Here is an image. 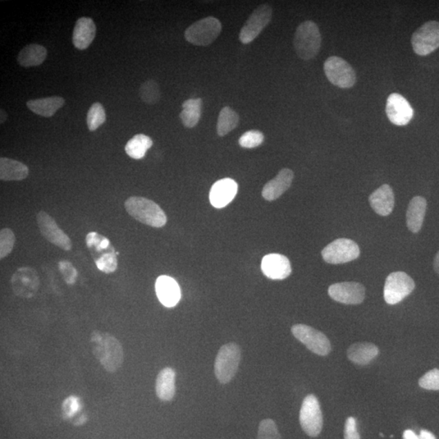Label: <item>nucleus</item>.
<instances>
[{
  "label": "nucleus",
  "mask_w": 439,
  "mask_h": 439,
  "mask_svg": "<svg viewBox=\"0 0 439 439\" xmlns=\"http://www.w3.org/2000/svg\"><path fill=\"white\" fill-rule=\"evenodd\" d=\"M386 113L389 120L398 126L408 125L414 115L413 109L408 100L398 93L389 95Z\"/></svg>",
  "instance_id": "16"
},
{
  "label": "nucleus",
  "mask_w": 439,
  "mask_h": 439,
  "mask_svg": "<svg viewBox=\"0 0 439 439\" xmlns=\"http://www.w3.org/2000/svg\"><path fill=\"white\" fill-rule=\"evenodd\" d=\"M378 354V347L371 342H356L347 350V358L352 362L360 365L369 364Z\"/></svg>",
  "instance_id": "25"
},
{
  "label": "nucleus",
  "mask_w": 439,
  "mask_h": 439,
  "mask_svg": "<svg viewBox=\"0 0 439 439\" xmlns=\"http://www.w3.org/2000/svg\"><path fill=\"white\" fill-rule=\"evenodd\" d=\"M272 14V8L268 3L262 4L256 8L240 31V40L242 43H253L271 21Z\"/></svg>",
  "instance_id": "11"
},
{
  "label": "nucleus",
  "mask_w": 439,
  "mask_h": 439,
  "mask_svg": "<svg viewBox=\"0 0 439 439\" xmlns=\"http://www.w3.org/2000/svg\"><path fill=\"white\" fill-rule=\"evenodd\" d=\"M324 71L328 80L338 88H351L355 84L356 75L353 68L341 57H329L324 64Z\"/></svg>",
  "instance_id": "9"
},
{
  "label": "nucleus",
  "mask_w": 439,
  "mask_h": 439,
  "mask_svg": "<svg viewBox=\"0 0 439 439\" xmlns=\"http://www.w3.org/2000/svg\"><path fill=\"white\" fill-rule=\"evenodd\" d=\"M222 29V23L217 18L208 17L189 26L185 31V39L191 44L206 47L218 38Z\"/></svg>",
  "instance_id": "5"
},
{
  "label": "nucleus",
  "mask_w": 439,
  "mask_h": 439,
  "mask_svg": "<svg viewBox=\"0 0 439 439\" xmlns=\"http://www.w3.org/2000/svg\"><path fill=\"white\" fill-rule=\"evenodd\" d=\"M16 237L10 228H4L0 231V259L3 260L14 248Z\"/></svg>",
  "instance_id": "36"
},
{
  "label": "nucleus",
  "mask_w": 439,
  "mask_h": 439,
  "mask_svg": "<svg viewBox=\"0 0 439 439\" xmlns=\"http://www.w3.org/2000/svg\"><path fill=\"white\" fill-rule=\"evenodd\" d=\"M48 56V51L43 46L30 44L21 50L17 61L22 67L28 68L42 65Z\"/></svg>",
  "instance_id": "29"
},
{
  "label": "nucleus",
  "mask_w": 439,
  "mask_h": 439,
  "mask_svg": "<svg viewBox=\"0 0 439 439\" xmlns=\"http://www.w3.org/2000/svg\"><path fill=\"white\" fill-rule=\"evenodd\" d=\"M140 98L148 104H155L161 99V90L159 86L153 80H148L142 84L139 89Z\"/></svg>",
  "instance_id": "34"
},
{
  "label": "nucleus",
  "mask_w": 439,
  "mask_h": 439,
  "mask_svg": "<svg viewBox=\"0 0 439 439\" xmlns=\"http://www.w3.org/2000/svg\"><path fill=\"white\" fill-rule=\"evenodd\" d=\"M411 46L418 56H428L439 48V22L431 21L416 30L411 36Z\"/></svg>",
  "instance_id": "8"
},
{
  "label": "nucleus",
  "mask_w": 439,
  "mask_h": 439,
  "mask_svg": "<svg viewBox=\"0 0 439 439\" xmlns=\"http://www.w3.org/2000/svg\"><path fill=\"white\" fill-rule=\"evenodd\" d=\"M293 179H294V172L290 168H282L273 179L264 186L263 197L268 201L277 199L290 188Z\"/></svg>",
  "instance_id": "20"
},
{
  "label": "nucleus",
  "mask_w": 439,
  "mask_h": 439,
  "mask_svg": "<svg viewBox=\"0 0 439 439\" xmlns=\"http://www.w3.org/2000/svg\"><path fill=\"white\" fill-rule=\"evenodd\" d=\"M0 116H1V119H0V122H1V124H3V123L6 121L7 117H8L7 113L4 111L3 108H1V114H0Z\"/></svg>",
  "instance_id": "45"
},
{
  "label": "nucleus",
  "mask_w": 439,
  "mask_h": 439,
  "mask_svg": "<svg viewBox=\"0 0 439 439\" xmlns=\"http://www.w3.org/2000/svg\"><path fill=\"white\" fill-rule=\"evenodd\" d=\"M237 188V182L231 178L217 181L210 191V203L217 208H225L235 199Z\"/></svg>",
  "instance_id": "19"
},
{
  "label": "nucleus",
  "mask_w": 439,
  "mask_h": 439,
  "mask_svg": "<svg viewBox=\"0 0 439 439\" xmlns=\"http://www.w3.org/2000/svg\"><path fill=\"white\" fill-rule=\"evenodd\" d=\"M415 282L404 272H394L387 277L384 286V300L390 305L400 303L415 289Z\"/></svg>",
  "instance_id": "6"
},
{
  "label": "nucleus",
  "mask_w": 439,
  "mask_h": 439,
  "mask_svg": "<svg viewBox=\"0 0 439 439\" xmlns=\"http://www.w3.org/2000/svg\"><path fill=\"white\" fill-rule=\"evenodd\" d=\"M344 439H360L356 428V420L350 417L347 419L344 429Z\"/></svg>",
  "instance_id": "41"
},
{
  "label": "nucleus",
  "mask_w": 439,
  "mask_h": 439,
  "mask_svg": "<svg viewBox=\"0 0 439 439\" xmlns=\"http://www.w3.org/2000/svg\"><path fill=\"white\" fill-rule=\"evenodd\" d=\"M153 145V139L145 135H137L128 142L126 145V153L130 157L141 159L145 157L148 150Z\"/></svg>",
  "instance_id": "32"
},
{
  "label": "nucleus",
  "mask_w": 439,
  "mask_h": 439,
  "mask_svg": "<svg viewBox=\"0 0 439 439\" xmlns=\"http://www.w3.org/2000/svg\"><path fill=\"white\" fill-rule=\"evenodd\" d=\"M369 204L374 212L382 217L389 216L395 207V195L391 187L382 185L369 196Z\"/></svg>",
  "instance_id": "21"
},
{
  "label": "nucleus",
  "mask_w": 439,
  "mask_h": 439,
  "mask_svg": "<svg viewBox=\"0 0 439 439\" xmlns=\"http://www.w3.org/2000/svg\"><path fill=\"white\" fill-rule=\"evenodd\" d=\"M419 386L425 390L439 391V369H433L420 378Z\"/></svg>",
  "instance_id": "39"
},
{
  "label": "nucleus",
  "mask_w": 439,
  "mask_h": 439,
  "mask_svg": "<svg viewBox=\"0 0 439 439\" xmlns=\"http://www.w3.org/2000/svg\"><path fill=\"white\" fill-rule=\"evenodd\" d=\"M125 208L130 216L146 226L162 228L166 225V213L153 200L135 196L126 199Z\"/></svg>",
  "instance_id": "2"
},
{
  "label": "nucleus",
  "mask_w": 439,
  "mask_h": 439,
  "mask_svg": "<svg viewBox=\"0 0 439 439\" xmlns=\"http://www.w3.org/2000/svg\"><path fill=\"white\" fill-rule=\"evenodd\" d=\"M381 437H384V434L380 433Z\"/></svg>",
  "instance_id": "46"
},
{
  "label": "nucleus",
  "mask_w": 439,
  "mask_h": 439,
  "mask_svg": "<svg viewBox=\"0 0 439 439\" xmlns=\"http://www.w3.org/2000/svg\"><path fill=\"white\" fill-rule=\"evenodd\" d=\"M202 99H190L182 104V111L180 118L183 126L186 128H194L198 124L202 108Z\"/></svg>",
  "instance_id": "31"
},
{
  "label": "nucleus",
  "mask_w": 439,
  "mask_h": 439,
  "mask_svg": "<svg viewBox=\"0 0 439 439\" xmlns=\"http://www.w3.org/2000/svg\"><path fill=\"white\" fill-rule=\"evenodd\" d=\"M65 103V99L59 96H52V97L29 100L27 102V107L37 115L51 117L64 106Z\"/></svg>",
  "instance_id": "26"
},
{
  "label": "nucleus",
  "mask_w": 439,
  "mask_h": 439,
  "mask_svg": "<svg viewBox=\"0 0 439 439\" xmlns=\"http://www.w3.org/2000/svg\"><path fill=\"white\" fill-rule=\"evenodd\" d=\"M96 26L91 18L81 17L77 20L72 34V43L79 50H86L95 38Z\"/></svg>",
  "instance_id": "22"
},
{
  "label": "nucleus",
  "mask_w": 439,
  "mask_h": 439,
  "mask_svg": "<svg viewBox=\"0 0 439 439\" xmlns=\"http://www.w3.org/2000/svg\"><path fill=\"white\" fill-rule=\"evenodd\" d=\"M262 272L272 280H284L292 272L290 260L281 254L265 255L262 263Z\"/></svg>",
  "instance_id": "17"
},
{
  "label": "nucleus",
  "mask_w": 439,
  "mask_h": 439,
  "mask_svg": "<svg viewBox=\"0 0 439 439\" xmlns=\"http://www.w3.org/2000/svg\"><path fill=\"white\" fill-rule=\"evenodd\" d=\"M28 175L29 168L26 164L6 157L0 159V179L2 181H22Z\"/></svg>",
  "instance_id": "27"
},
{
  "label": "nucleus",
  "mask_w": 439,
  "mask_h": 439,
  "mask_svg": "<svg viewBox=\"0 0 439 439\" xmlns=\"http://www.w3.org/2000/svg\"><path fill=\"white\" fill-rule=\"evenodd\" d=\"M359 246L347 239H338L329 244L322 251L324 262L331 264H341L352 262L360 256Z\"/></svg>",
  "instance_id": "12"
},
{
  "label": "nucleus",
  "mask_w": 439,
  "mask_h": 439,
  "mask_svg": "<svg viewBox=\"0 0 439 439\" xmlns=\"http://www.w3.org/2000/svg\"><path fill=\"white\" fill-rule=\"evenodd\" d=\"M402 439H420V436H417V433H414L411 429H407L402 434Z\"/></svg>",
  "instance_id": "42"
},
{
  "label": "nucleus",
  "mask_w": 439,
  "mask_h": 439,
  "mask_svg": "<svg viewBox=\"0 0 439 439\" xmlns=\"http://www.w3.org/2000/svg\"><path fill=\"white\" fill-rule=\"evenodd\" d=\"M291 332L297 340L307 347V349L319 355H327L331 351V342L321 331L307 324H295Z\"/></svg>",
  "instance_id": "10"
},
{
  "label": "nucleus",
  "mask_w": 439,
  "mask_h": 439,
  "mask_svg": "<svg viewBox=\"0 0 439 439\" xmlns=\"http://www.w3.org/2000/svg\"><path fill=\"white\" fill-rule=\"evenodd\" d=\"M264 139L263 133L259 130H250L240 137L239 143L242 148H255L262 144Z\"/></svg>",
  "instance_id": "38"
},
{
  "label": "nucleus",
  "mask_w": 439,
  "mask_h": 439,
  "mask_svg": "<svg viewBox=\"0 0 439 439\" xmlns=\"http://www.w3.org/2000/svg\"><path fill=\"white\" fill-rule=\"evenodd\" d=\"M240 116L230 107L223 108L219 114L217 130L219 136L224 137L234 130L239 125Z\"/></svg>",
  "instance_id": "33"
},
{
  "label": "nucleus",
  "mask_w": 439,
  "mask_h": 439,
  "mask_svg": "<svg viewBox=\"0 0 439 439\" xmlns=\"http://www.w3.org/2000/svg\"><path fill=\"white\" fill-rule=\"evenodd\" d=\"M241 360L240 347L231 342L222 347L215 361V375L222 384L230 382L235 376Z\"/></svg>",
  "instance_id": "4"
},
{
  "label": "nucleus",
  "mask_w": 439,
  "mask_h": 439,
  "mask_svg": "<svg viewBox=\"0 0 439 439\" xmlns=\"http://www.w3.org/2000/svg\"><path fill=\"white\" fill-rule=\"evenodd\" d=\"M59 269L67 284H75L77 278V271L70 262L62 260L59 263Z\"/></svg>",
  "instance_id": "40"
},
{
  "label": "nucleus",
  "mask_w": 439,
  "mask_h": 439,
  "mask_svg": "<svg viewBox=\"0 0 439 439\" xmlns=\"http://www.w3.org/2000/svg\"><path fill=\"white\" fill-rule=\"evenodd\" d=\"M176 373L172 368H164L159 373L155 382V392L159 400L170 401L175 396Z\"/></svg>",
  "instance_id": "24"
},
{
  "label": "nucleus",
  "mask_w": 439,
  "mask_h": 439,
  "mask_svg": "<svg viewBox=\"0 0 439 439\" xmlns=\"http://www.w3.org/2000/svg\"><path fill=\"white\" fill-rule=\"evenodd\" d=\"M91 349L96 359L108 373H116L124 361L121 342L108 333L95 331L90 335Z\"/></svg>",
  "instance_id": "1"
},
{
  "label": "nucleus",
  "mask_w": 439,
  "mask_h": 439,
  "mask_svg": "<svg viewBox=\"0 0 439 439\" xmlns=\"http://www.w3.org/2000/svg\"><path fill=\"white\" fill-rule=\"evenodd\" d=\"M433 269L439 275V251L436 255L433 260Z\"/></svg>",
  "instance_id": "44"
},
{
  "label": "nucleus",
  "mask_w": 439,
  "mask_h": 439,
  "mask_svg": "<svg viewBox=\"0 0 439 439\" xmlns=\"http://www.w3.org/2000/svg\"><path fill=\"white\" fill-rule=\"evenodd\" d=\"M329 295L338 303L344 304H360L365 296V289L358 282H340L329 287Z\"/></svg>",
  "instance_id": "15"
},
{
  "label": "nucleus",
  "mask_w": 439,
  "mask_h": 439,
  "mask_svg": "<svg viewBox=\"0 0 439 439\" xmlns=\"http://www.w3.org/2000/svg\"><path fill=\"white\" fill-rule=\"evenodd\" d=\"M105 121H106V113H105L103 105L99 103H95L90 107L88 113V119H86L89 130L95 131L97 130L100 126L104 124Z\"/></svg>",
  "instance_id": "35"
},
{
  "label": "nucleus",
  "mask_w": 439,
  "mask_h": 439,
  "mask_svg": "<svg viewBox=\"0 0 439 439\" xmlns=\"http://www.w3.org/2000/svg\"><path fill=\"white\" fill-rule=\"evenodd\" d=\"M419 436L420 439H437L431 432L427 431V429H422Z\"/></svg>",
  "instance_id": "43"
},
{
  "label": "nucleus",
  "mask_w": 439,
  "mask_h": 439,
  "mask_svg": "<svg viewBox=\"0 0 439 439\" xmlns=\"http://www.w3.org/2000/svg\"><path fill=\"white\" fill-rule=\"evenodd\" d=\"M82 404L80 398L71 396L66 398L62 404V416L64 419L72 420L76 427L84 425L88 422V417L82 413Z\"/></svg>",
  "instance_id": "30"
},
{
  "label": "nucleus",
  "mask_w": 439,
  "mask_h": 439,
  "mask_svg": "<svg viewBox=\"0 0 439 439\" xmlns=\"http://www.w3.org/2000/svg\"><path fill=\"white\" fill-rule=\"evenodd\" d=\"M11 283L15 295L21 298L30 299L38 292L39 277L35 269L23 267L13 274Z\"/></svg>",
  "instance_id": "14"
},
{
  "label": "nucleus",
  "mask_w": 439,
  "mask_h": 439,
  "mask_svg": "<svg viewBox=\"0 0 439 439\" xmlns=\"http://www.w3.org/2000/svg\"><path fill=\"white\" fill-rule=\"evenodd\" d=\"M257 439H282L277 425L271 419H265L260 422Z\"/></svg>",
  "instance_id": "37"
},
{
  "label": "nucleus",
  "mask_w": 439,
  "mask_h": 439,
  "mask_svg": "<svg viewBox=\"0 0 439 439\" xmlns=\"http://www.w3.org/2000/svg\"><path fill=\"white\" fill-rule=\"evenodd\" d=\"M427 208V199L420 196H416L410 201L407 210L406 222L409 230L414 234H418L422 230Z\"/></svg>",
  "instance_id": "23"
},
{
  "label": "nucleus",
  "mask_w": 439,
  "mask_h": 439,
  "mask_svg": "<svg viewBox=\"0 0 439 439\" xmlns=\"http://www.w3.org/2000/svg\"><path fill=\"white\" fill-rule=\"evenodd\" d=\"M86 242L95 262L109 255L116 253L115 248H113L108 239L98 234L97 232L89 233L86 235Z\"/></svg>",
  "instance_id": "28"
},
{
  "label": "nucleus",
  "mask_w": 439,
  "mask_h": 439,
  "mask_svg": "<svg viewBox=\"0 0 439 439\" xmlns=\"http://www.w3.org/2000/svg\"><path fill=\"white\" fill-rule=\"evenodd\" d=\"M37 223L41 234L51 244L64 251L72 249V244L70 237L58 226L56 221L49 214L40 211L37 215Z\"/></svg>",
  "instance_id": "13"
},
{
  "label": "nucleus",
  "mask_w": 439,
  "mask_h": 439,
  "mask_svg": "<svg viewBox=\"0 0 439 439\" xmlns=\"http://www.w3.org/2000/svg\"><path fill=\"white\" fill-rule=\"evenodd\" d=\"M300 422L303 431L310 437H318L323 427V416L318 398L314 395L306 396L302 404Z\"/></svg>",
  "instance_id": "7"
},
{
  "label": "nucleus",
  "mask_w": 439,
  "mask_h": 439,
  "mask_svg": "<svg viewBox=\"0 0 439 439\" xmlns=\"http://www.w3.org/2000/svg\"><path fill=\"white\" fill-rule=\"evenodd\" d=\"M294 47L296 54L304 61H310L318 56L322 47V35L315 22L301 23L295 31Z\"/></svg>",
  "instance_id": "3"
},
{
  "label": "nucleus",
  "mask_w": 439,
  "mask_h": 439,
  "mask_svg": "<svg viewBox=\"0 0 439 439\" xmlns=\"http://www.w3.org/2000/svg\"><path fill=\"white\" fill-rule=\"evenodd\" d=\"M155 288L158 300L166 307L173 308L179 303L181 288L175 279L166 275L159 277Z\"/></svg>",
  "instance_id": "18"
}]
</instances>
